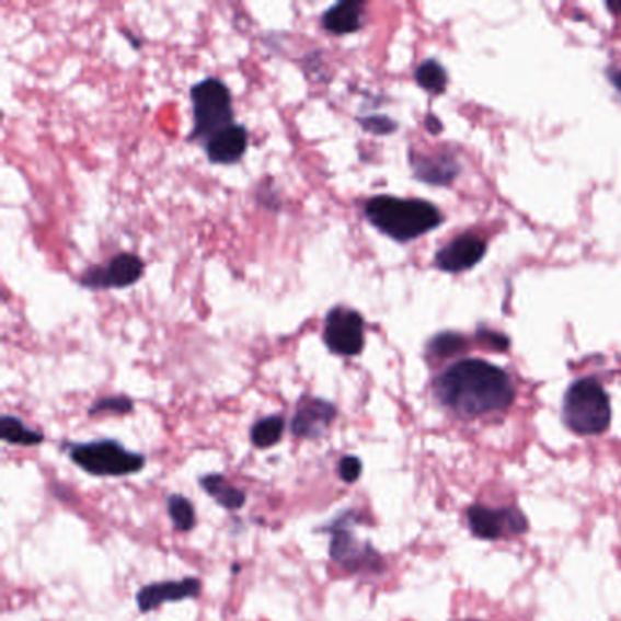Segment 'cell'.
Wrapping results in <instances>:
<instances>
[{
    "instance_id": "ba28073f",
    "label": "cell",
    "mask_w": 621,
    "mask_h": 621,
    "mask_svg": "<svg viewBox=\"0 0 621 621\" xmlns=\"http://www.w3.org/2000/svg\"><path fill=\"white\" fill-rule=\"evenodd\" d=\"M467 524L475 538L485 541L502 540L507 536H521L529 530L527 516L518 507L492 508L481 503L470 505Z\"/></svg>"
},
{
    "instance_id": "5bb4252c",
    "label": "cell",
    "mask_w": 621,
    "mask_h": 621,
    "mask_svg": "<svg viewBox=\"0 0 621 621\" xmlns=\"http://www.w3.org/2000/svg\"><path fill=\"white\" fill-rule=\"evenodd\" d=\"M409 157L414 177L433 186H449L460 173V166L449 156H427L411 150Z\"/></svg>"
},
{
    "instance_id": "52a82bcc",
    "label": "cell",
    "mask_w": 621,
    "mask_h": 621,
    "mask_svg": "<svg viewBox=\"0 0 621 621\" xmlns=\"http://www.w3.org/2000/svg\"><path fill=\"white\" fill-rule=\"evenodd\" d=\"M323 341L334 356L354 357L365 348V319L356 309L335 304L326 313Z\"/></svg>"
},
{
    "instance_id": "d6986e66",
    "label": "cell",
    "mask_w": 621,
    "mask_h": 621,
    "mask_svg": "<svg viewBox=\"0 0 621 621\" xmlns=\"http://www.w3.org/2000/svg\"><path fill=\"white\" fill-rule=\"evenodd\" d=\"M168 516L172 519L173 529L177 532H189L197 524L194 503L183 494L168 496Z\"/></svg>"
},
{
    "instance_id": "44dd1931",
    "label": "cell",
    "mask_w": 621,
    "mask_h": 621,
    "mask_svg": "<svg viewBox=\"0 0 621 621\" xmlns=\"http://www.w3.org/2000/svg\"><path fill=\"white\" fill-rule=\"evenodd\" d=\"M136 409V403L128 395H106V398H99L90 409L88 414L90 416H103V414H114V416H126Z\"/></svg>"
},
{
    "instance_id": "ffe728a7",
    "label": "cell",
    "mask_w": 621,
    "mask_h": 621,
    "mask_svg": "<svg viewBox=\"0 0 621 621\" xmlns=\"http://www.w3.org/2000/svg\"><path fill=\"white\" fill-rule=\"evenodd\" d=\"M416 82L425 92L441 95L447 90L449 77H447V71H445L444 66L439 65L438 60L430 59L417 66Z\"/></svg>"
},
{
    "instance_id": "83f0119b",
    "label": "cell",
    "mask_w": 621,
    "mask_h": 621,
    "mask_svg": "<svg viewBox=\"0 0 621 621\" xmlns=\"http://www.w3.org/2000/svg\"><path fill=\"white\" fill-rule=\"evenodd\" d=\"M467 621H480V620H467Z\"/></svg>"
},
{
    "instance_id": "9c48e42d",
    "label": "cell",
    "mask_w": 621,
    "mask_h": 621,
    "mask_svg": "<svg viewBox=\"0 0 621 621\" xmlns=\"http://www.w3.org/2000/svg\"><path fill=\"white\" fill-rule=\"evenodd\" d=\"M142 274H145V261L137 254L123 252L112 257L106 266L93 265L87 268L79 277V285L93 292L123 290L139 283Z\"/></svg>"
},
{
    "instance_id": "4fadbf2b",
    "label": "cell",
    "mask_w": 621,
    "mask_h": 621,
    "mask_svg": "<svg viewBox=\"0 0 621 621\" xmlns=\"http://www.w3.org/2000/svg\"><path fill=\"white\" fill-rule=\"evenodd\" d=\"M205 150L211 164H221V166L235 164L249 150V130L238 123L228 126L205 142Z\"/></svg>"
},
{
    "instance_id": "8992f818",
    "label": "cell",
    "mask_w": 621,
    "mask_h": 621,
    "mask_svg": "<svg viewBox=\"0 0 621 621\" xmlns=\"http://www.w3.org/2000/svg\"><path fill=\"white\" fill-rule=\"evenodd\" d=\"M70 460L95 478H126L147 467V456L128 450L117 439L66 445Z\"/></svg>"
},
{
    "instance_id": "3957f363",
    "label": "cell",
    "mask_w": 621,
    "mask_h": 621,
    "mask_svg": "<svg viewBox=\"0 0 621 621\" xmlns=\"http://www.w3.org/2000/svg\"><path fill=\"white\" fill-rule=\"evenodd\" d=\"M565 427L578 436H600L611 427V400L596 379L574 381L563 398Z\"/></svg>"
},
{
    "instance_id": "7402d4cb",
    "label": "cell",
    "mask_w": 621,
    "mask_h": 621,
    "mask_svg": "<svg viewBox=\"0 0 621 621\" xmlns=\"http://www.w3.org/2000/svg\"><path fill=\"white\" fill-rule=\"evenodd\" d=\"M463 348H465V340L461 337V334H452V332L438 334L428 343V352L436 357L455 356V354L463 350Z\"/></svg>"
},
{
    "instance_id": "30bf717a",
    "label": "cell",
    "mask_w": 621,
    "mask_h": 621,
    "mask_svg": "<svg viewBox=\"0 0 621 621\" xmlns=\"http://www.w3.org/2000/svg\"><path fill=\"white\" fill-rule=\"evenodd\" d=\"M335 417H337V406L332 401L315 395H303L294 412L290 430L296 438L315 441L323 438L335 422Z\"/></svg>"
},
{
    "instance_id": "484cf974",
    "label": "cell",
    "mask_w": 621,
    "mask_h": 621,
    "mask_svg": "<svg viewBox=\"0 0 621 621\" xmlns=\"http://www.w3.org/2000/svg\"><path fill=\"white\" fill-rule=\"evenodd\" d=\"M609 79H611L618 92L621 93V68H611V70H609Z\"/></svg>"
},
{
    "instance_id": "2e32d148",
    "label": "cell",
    "mask_w": 621,
    "mask_h": 621,
    "mask_svg": "<svg viewBox=\"0 0 621 621\" xmlns=\"http://www.w3.org/2000/svg\"><path fill=\"white\" fill-rule=\"evenodd\" d=\"M199 485L219 507L227 510H239L246 503V494L241 488L228 483L222 474H206L199 480Z\"/></svg>"
},
{
    "instance_id": "e0dca14e",
    "label": "cell",
    "mask_w": 621,
    "mask_h": 621,
    "mask_svg": "<svg viewBox=\"0 0 621 621\" xmlns=\"http://www.w3.org/2000/svg\"><path fill=\"white\" fill-rule=\"evenodd\" d=\"M0 438L5 444L19 445V447H37L43 444L44 434L27 427L21 417L4 414L0 417Z\"/></svg>"
},
{
    "instance_id": "7c38bea8",
    "label": "cell",
    "mask_w": 621,
    "mask_h": 621,
    "mask_svg": "<svg viewBox=\"0 0 621 621\" xmlns=\"http://www.w3.org/2000/svg\"><path fill=\"white\" fill-rule=\"evenodd\" d=\"M486 254V243L474 233H463L436 254L439 271L458 274L478 265Z\"/></svg>"
},
{
    "instance_id": "603a6c76",
    "label": "cell",
    "mask_w": 621,
    "mask_h": 621,
    "mask_svg": "<svg viewBox=\"0 0 621 621\" xmlns=\"http://www.w3.org/2000/svg\"><path fill=\"white\" fill-rule=\"evenodd\" d=\"M357 123L361 125L363 130L373 136H390L398 130V123L390 119L387 115H368V117H357Z\"/></svg>"
},
{
    "instance_id": "9a60e30c",
    "label": "cell",
    "mask_w": 621,
    "mask_h": 621,
    "mask_svg": "<svg viewBox=\"0 0 621 621\" xmlns=\"http://www.w3.org/2000/svg\"><path fill=\"white\" fill-rule=\"evenodd\" d=\"M363 13H365V2L361 0H341L324 11L321 24L324 32L335 37H343L361 30Z\"/></svg>"
},
{
    "instance_id": "7a4b0ae2",
    "label": "cell",
    "mask_w": 621,
    "mask_h": 621,
    "mask_svg": "<svg viewBox=\"0 0 621 621\" xmlns=\"http://www.w3.org/2000/svg\"><path fill=\"white\" fill-rule=\"evenodd\" d=\"M365 217L376 230L398 243H409L438 228L444 222L441 211L423 199H401L392 195H376L365 203Z\"/></svg>"
},
{
    "instance_id": "cb8c5ba5",
    "label": "cell",
    "mask_w": 621,
    "mask_h": 621,
    "mask_svg": "<svg viewBox=\"0 0 621 621\" xmlns=\"http://www.w3.org/2000/svg\"><path fill=\"white\" fill-rule=\"evenodd\" d=\"M363 474V463L357 456H343L337 463V475L341 480L352 485L356 483Z\"/></svg>"
},
{
    "instance_id": "ac0fdd59",
    "label": "cell",
    "mask_w": 621,
    "mask_h": 621,
    "mask_svg": "<svg viewBox=\"0 0 621 621\" xmlns=\"http://www.w3.org/2000/svg\"><path fill=\"white\" fill-rule=\"evenodd\" d=\"M285 428H287L285 417L281 414H272L254 423V427L250 430V441L255 449H272L281 441Z\"/></svg>"
},
{
    "instance_id": "d4e9b609",
    "label": "cell",
    "mask_w": 621,
    "mask_h": 621,
    "mask_svg": "<svg viewBox=\"0 0 621 621\" xmlns=\"http://www.w3.org/2000/svg\"><path fill=\"white\" fill-rule=\"evenodd\" d=\"M425 126H427L428 131L434 134V136H438L439 131L444 130V125L439 123L438 117L436 115H428L427 120H425Z\"/></svg>"
},
{
    "instance_id": "4316f807",
    "label": "cell",
    "mask_w": 621,
    "mask_h": 621,
    "mask_svg": "<svg viewBox=\"0 0 621 621\" xmlns=\"http://www.w3.org/2000/svg\"><path fill=\"white\" fill-rule=\"evenodd\" d=\"M607 8H609V10L614 11V13H620L621 15V2H609V4H607Z\"/></svg>"
},
{
    "instance_id": "6da1fadb",
    "label": "cell",
    "mask_w": 621,
    "mask_h": 621,
    "mask_svg": "<svg viewBox=\"0 0 621 621\" xmlns=\"http://www.w3.org/2000/svg\"><path fill=\"white\" fill-rule=\"evenodd\" d=\"M434 395L458 416L475 417L507 411L516 390L502 368L483 359H463L434 381Z\"/></svg>"
},
{
    "instance_id": "8fae6325",
    "label": "cell",
    "mask_w": 621,
    "mask_h": 621,
    "mask_svg": "<svg viewBox=\"0 0 621 621\" xmlns=\"http://www.w3.org/2000/svg\"><path fill=\"white\" fill-rule=\"evenodd\" d=\"M203 593V584L197 578L172 579V582H157V584L145 585L137 593L136 601L139 611L152 612L164 603L175 601L194 600Z\"/></svg>"
},
{
    "instance_id": "5b68a950",
    "label": "cell",
    "mask_w": 621,
    "mask_h": 621,
    "mask_svg": "<svg viewBox=\"0 0 621 621\" xmlns=\"http://www.w3.org/2000/svg\"><path fill=\"white\" fill-rule=\"evenodd\" d=\"M189 99L194 128L189 131L188 141L206 142L211 136H216L217 131L235 125L232 92L221 79L206 77L192 87Z\"/></svg>"
},
{
    "instance_id": "277c9868",
    "label": "cell",
    "mask_w": 621,
    "mask_h": 621,
    "mask_svg": "<svg viewBox=\"0 0 621 621\" xmlns=\"http://www.w3.org/2000/svg\"><path fill=\"white\" fill-rule=\"evenodd\" d=\"M361 516L354 510L337 514L324 532L330 534V560L350 574H378L384 571V560L368 541L357 540L356 527Z\"/></svg>"
}]
</instances>
